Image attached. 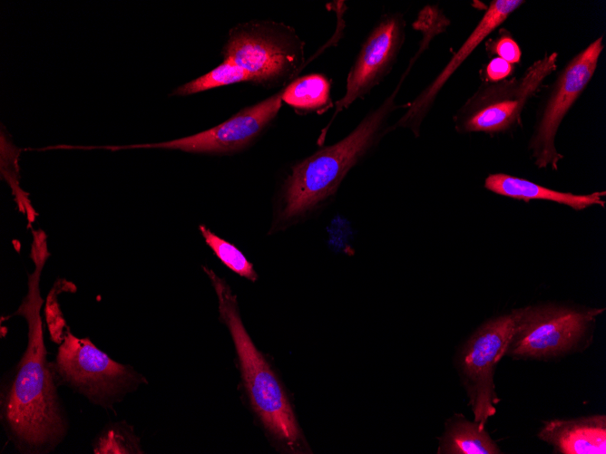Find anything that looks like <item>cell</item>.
<instances>
[{
  "mask_svg": "<svg viewBox=\"0 0 606 454\" xmlns=\"http://www.w3.org/2000/svg\"><path fill=\"white\" fill-rule=\"evenodd\" d=\"M558 53H546L519 77L484 82L453 117L459 133H502L521 124L528 101L557 69Z\"/></svg>",
  "mask_w": 606,
  "mask_h": 454,
  "instance_id": "cell-5",
  "label": "cell"
},
{
  "mask_svg": "<svg viewBox=\"0 0 606 454\" xmlns=\"http://www.w3.org/2000/svg\"><path fill=\"white\" fill-rule=\"evenodd\" d=\"M538 438L560 454H605L606 417L594 414L543 422Z\"/></svg>",
  "mask_w": 606,
  "mask_h": 454,
  "instance_id": "cell-13",
  "label": "cell"
},
{
  "mask_svg": "<svg viewBox=\"0 0 606 454\" xmlns=\"http://www.w3.org/2000/svg\"><path fill=\"white\" fill-rule=\"evenodd\" d=\"M407 73L394 91L370 110L345 138L318 150L291 166L279 191L271 231L295 225L324 208L336 196L349 171L365 160L390 133L391 115L407 104L396 101Z\"/></svg>",
  "mask_w": 606,
  "mask_h": 454,
  "instance_id": "cell-2",
  "label": "cell"
},
{
  "mask_svg": "<svg viewBox=\"0 0 606 454\" xmlns=\"http://www.w3.org/2000/svg\"><path fill=\"white\" fill-rule=\"evenodd\" d=\"M63 333L55 358L50 362L57 387L66 386L91 403L114 411L126 394L147 382L132 366L112 360L89 338L77 337L69 330Z\"/></svg>",
  "mask_w": 606,
  "mask_h": 454,
  "instance_id": "cell-4",
  "label": "cell"
},
{
  "mask_svg": "<svg viewBox=\"0 0 606 454\" xmlns=\"http://www.w3.org/2000/svg\"><path fill=\"white\" fill-rule=\"evenodd\" d=\"M92 446L95 454L142 453L138 437L125 421L106 424Z\"/></svg>",
  "mask_w": 606,
  "mask_h": 454,
  "instance_id": "cell-18",
  "label": "cell"
},
{
  "mask_svg": "<svg viewBox=\"0 0 606 454\" xmlns=\"http://www.w3.org/2000/svg\"><path fill=\"white\" fill-rule=\"evenodd\" d=\"M488 50L492 54L513 64L520 62L522 52L518 43L507 34H502L488 44Z\"/></svg>",
  "mask_w": 606,
  "mask_h": 454,
  "instance_id": "cell-20",
  "label": "cell"
},
{
  "mask_svg": "<svg viewBox=\"0 0 606 454\" xmlns=\"http://www.w3.org/2000/svg\"><path fill=\"white\" fill-rule=\"evenodd\" d=\"M513 64L495 57L493 58L485 67V81L499 82L506 79L513 72Z\"/></svg>",
  "mask_w": 606,
  "mask_h": 454,
  "instance_id": "cell-21",
  "label": "cell"
},
{
  "mask_svg": "<svg viewBox=\"0 0 606 454\" xmlns=\"http://www.w3.org/2000/svg\"><path fill=\"white\" fill-rule=\"evenodd\" d=\"M34 271L15 314L25 318L27 345L1 388L0 418L5 432L20 453H50L64 440L69 424L47 360L40 310L39 281L49 254L44 239L34 240Z\"/></svg>",
  "mask_w": 606,
  "mask_h": 454,
  "instance_id": "cell-1",
  "label": "cell"
},
{
  "mask_svg": "<svg viewBox=\"0 0 606 454\" xmlns=\"http://www.w3.org/2000/svg\"><path fill=\"white\" fill-rule=\"evenodd\" d=\"M514 310L490 319L480 325L464 345L459 358L460 370L470 399L474 420L485 428L500 401L494 382L497 363L504 353L515 326Z\"/></svg>",
  "mask_w": 606,
  "mask_h": 454,
  "instance_id": "cell-9",
  "label": "cell"
},
{
  "mask_svg": "<svg viewBox=\"0 0 606 454\" xmlns=\"http://www.w3.org/2000/svg\"><path fill=\"white\" fill-rule=\"evenodd\" d=\"M603 50L600 36L576 53L558 72L538 108L529 149L540 169H558L562 156L554 144L558 129L593 77Z\"/></svg>",
  "mask_w": 606,
  "mask_h": 454,
  "instance_id": "cell-8",
  "label": "cell"
},
{
  "mask_svg": "<svg viewBox=\"0 0 606 454\" xmlns=\"http://www.w3.org/2000/svg\"><path fill=\"white\" fill-rule=\"evenodd\" d=\"M218 297L220 316L226 324L238 355L245 389L264 428L289 446L300 436L294 412L274 372L257 349L240 317L237 296L227 282L202 266Z\"/></svg>",
  "mask_w": 606,
  "mask_h": 454,
  "instance_id": "cell-3",
  "label": "cell"
},
{
  "mask_svg": "<svg viewBox=\"0 0 606 454\" xmlns=\"http://www.w3.org/2000/svg\"><path fill=\"white\" fill-rule=\"evenodd\" d=\"M282 102L298 114H321L333 106L330 96L331 82L324 74L312 73L294 79L284 87Z\"/></svg>",
  "mask_w": 606,
  "mask_h": 454,
  "instance_id": "cell-15",
  "label": "cell"
},
{
  "mask_svg": "<svg viewBox=\"0 0 606 454\" xmlns=\"http://www.w3.org/2000/svg\"><path fill=\"white\" fill-rule=\"evenodd\" d=\"M523 3L524 1L521 0L492 1L471 34L454 54L445 69L409 103L405 113L396 123L392 124V130L397 128H406L412 130L415 137H418L421 124L445 82L473 51Z\"/></svg>",
  "mask_w": 606,
  "mask_h": 454,
  "instance_id": "cell-12",
  "label": "cell"
},
{
  "mask_svg": "<svg viewBox=\"0 0 606 454\" xmlns=\"http://www.w3.org/2000/svg\"><path fill=\"white\" fill-rule=\"evenodd\" d=\"M222 55L246 70L254 83L279 86L293 81L301 70L304 42L282 23L253 22L230 32Z\"/></svg>",
  "mask_w": 606,
  "mask_h": 454,
  "instance_id": "cell-6",
  "label": "cell"
},
{
  "mask_svg": "<svg viewBox=\"0 0 606 454\" xmlns=\"http://www.w3.org/2000/svg\"><path fill=\"white\" fill-rule=\"evenodd\" d=\"M199 229L215 256L231 271L239 275L255 282L258 275L243 253L230 242L220 237L204 225Z\"/></svg>",
  "mask_w": 606,
  "mask_h": 454,
  "instance_id": "cell-19",
  "label": "cell"
},
{
  "mask_svg": "<svg viewBox=\"0 0 606 454\" xmlns=\"http://www.w3.org/2000/svg\"><path fill=\"white\" fill-rule=\"evenodd\" d=\"M484 188L489 191L518 200L541 199L566 205L575 210H582L598 205L604 208L605 191H596L587 195L553 190L530 180L503 173L490 174L484 180Z\"/></svg>",
  "mask_w": 606,
  "mask_h": 454,
  "instance_id": "cell-14",
  "label": "cell"
},
{
  "mask_svg": "<svg viewBox=\"0 0 606 454\" xmlns=\"http://www.w3.org/2000/svg\"><path fill=\"white\" fill-rule=\"evenodd\" d=\"M406 20L399 12L380 16L363 42L350 67L345 94L335 104L336 116L365 99L390 73L406 41Z\"/></svg>",
  "mask_w": 606,
  "mask_h": 454,
  "instance_id": "cell-10",
  "label": "cell"
},
{
  "mask_svg": "<svg viewBox=\"0 0 606 454\" xmlns=\"http://www.w3.org/2000/svg\"><path fill=\"white\" fill-rule=\"evenodd\" d=\"M603 311L552 304L516 309L514 331L504 356L547 360L567 354L578 348Z\"/></svg>",
  "mask_w": 606,
  "mask_h": 454,
  "instance_id": "cell-7",
  "label": "cell"
},
{
  "mask_svg": "<svg viewBox=\"0 0 606 454\" xmlns=\"http://www.w3.org/2000/svg\"><path fill=\"white\" fill-rule=\"evenodd\" d=\"M438 453L500 454L501 449L485 428L464 417L451 420L441 438Z\"/></svg>",
  "mask_w": 606,
  "mask_h": 454,
  "instance_id": "cell-16",
  "label": "cell"
},
{
  "mask_svg": "<svg viewBox=\"0 0 606 454\" xmlns=\"http://www.w3.org/2000/svg\"><path fill=\"white\" fill-rule=\"evenodd\" d=\"M241 82H253V78L243 68L230 61L223 60L220 65L209 72L175 89L171 92V95H191L220 86Z\"/></svg>",
  "mask_w": 606,
  "mask_h": 454,
  "instance_id": "cell-17",
  "label": "cell"
},
{
  "mask_svg": "<svg viewBox=\"0 0 606 454\" xmlns=\"http://www.w3.org/2000/svg\"><path fill=\"white\" fill-rule=\"evenodd\" d=\"M282 91L242 109L222 123L188 137L152 144L104 147L109 150L159 148L195 153L224 154L238 151L254 140L277 117Z\"/></svg>",
  "mask_w": 606,
  "mask_h": 454,
  "instance_id": "cell-11",
  "label": "cell"
}]
</instances>
